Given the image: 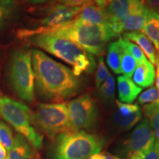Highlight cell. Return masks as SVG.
<instances>
[{
  "label": "cell",
  "instance_id": "52a82bcc",
  "mask_svg": "<svg viewBox=\"0 0 159 159\" xmlns=\"http://www.w3.org/2000/svg\"><path fill=\"white\" fill-rule=\"evenodd\" d=\"M32 123L51 139L71 130L67 103H40L32 112Z\"/></svg>",
  "mask_w": 159,
  "mask_h": 159
},
{
  "label": "cell",
  "instance_id": "9c48e42d",
  "mask_svg": "<svg viewBox=\"0 0 159 159\" xmlns=\"http://www.w3.org/2000/svg\"><path fill=\"white\" fill-rule=\"evenodd\" d=\"M155 147V136L148 119L144 118L133 130L128 142V158L147 153Z\"/></svg>",
  "mask_w": 159,
  "mask_h": 159
},
{
  "label": "cell",
  "instance_id": "d6986e66",
  "mask_svg": "<svg viewBox=\"0 0 159 159\" xmlns=\"http://www.w3.org/2000/svg\"><path fill=\"white\" fill-rule=\"evenodd\" d=\"M142 32L150 40L159 54V13L149 10L146 23Z\"/></svg>",
  "mask_w": 159,
  "mask_h": 159
},
{
  "label": "cell",
  "instance_id": "ba28073f",
  "mask_svg": "<svg viewBox=\"0 0 159 159\" xmlns=\"http://www.w3.org/2000/svg\"><path fill=\"white\" fill-rule=\"evenodd\" d=\"M71 130H91L96 128L99 118L97 103L88 94L67 103Z\"/></svg>",
  "mask_w": 159,
  "mask_h": 159
},
{
  "label": "cell",
  "instance_id": "e575fe53",
  "mask_svg": "<svg viewBox=\"0 0 159 159\" xmlns=\"http://www.w3.org/2000/svg\"><path fill=\"white\" fill-rule=\"evenodd\" d=\"M25 3L30 4V5H39V4H44L50 2L52 0H23Z\"/></svg>",
  "mask_w": 159,
  "mask_h": 159
},
{
  "label": "cell",
  "instance_id": "8fae6325",
  "mask_svg": "<svg viewBox=\"0 0 159 159\" xmlns=\"http://www.w3.org/2000/svg\"><path fill=\"white\" fill-rule=\"evenodd\" d=\"M116 111L114 113V124L122 130H129L141 121L142 117V111L138 105L124 103L116 100Z\"/></svg>",
  "mask_w": 159,
  "mask_h": 159
},
{
  "label": "cell",
  "instance_id": "836d02e7",
  "mask_svg": "<svg viewBox=\"0 0 159 159\" xmlns=\"http://www.w3.org/2000/svg\"><path fill=\"white\" fill-rule=\"evenodd\" d=\"M113 0H92L93 2L96 4L97 6L102 8H105Z\"/></svg>",
  "mask_w": 159,
  "mask_h": 159
},
{
  "label": "cell",
  "instance_id": "30bf717a",
  "mask_svg": "<svg viewBox=\"0 0 159 159\" xmlns=\"http://www.w3.org/2000/svg\"><path fill=\"white\" fill-rule=\"evenodd\" d=\"M83 7H67L56 3H49L43 9V17L39 21V29L52 30L61 27L76 18Z\"/></svg>",
  "mask_w": 159,
  "mask_h": 159
},
{
  "label": "cell",
  "instance_id": "4fadbf2b",
  "mask_svg": "<svg viewBox=\"0 0 159 159\" xmlns=\"http://www.w3.org/2000/svg\"><path fill=\"white\" fill-rule=\"evenodd\" d=\"M149 9L145 7L142 11L128 15L116 22L108 23V26L116 37L128 32L142 31L147 21Z\"/></svg>",
  "mask_w": 159,
  "mask_h": 159
},
{
  "label": "cell",
  "instance_id": "d6a6232c",
  "mask_svg": "<svg viewBox=\"0 0 159 159\" xmlns=\"http://www.w3.org/2000/svg\"><path fill=\"white\" fill-rule=\"evenodd\" d=\"M155 65H156V78H155V80H156V87L159 91V54L158 52H157Z\"/></svg>",
  "mask_w": 159,
  "mask_h": 159
},
{
  "label": "cell",
  "instance_id": "7c38bea8",
  "mask_svg": "<svg viewBox=\"0 0 159 159\" xmlns=\"http://www.w3.org/2000/svg\"><path fill=\"white\" fill-rule=\"evenodd\" d=\"M145 7L144 0H113L105 7L108 24L120 21L126 16L142 11Z\"/></svg>",
  "mask_w": 159,
  "mask_h": 159
},
{
  "label": "cell",
  "instance_id": "7402d4cb",
  "mask_svg": "<svg viewBox=\"0 0 159 159\" xmlns=\"http://www.w3.org/2000/svg\"><path fill=\"white\" fill-rule=\"evenodd\" d=\"M115 80L112 75L109 74L108 77L102 85L98 88L99 98L106 103H112L115 96Z\"/></svg>",
  "mask_w": 159,
  "mask_h": 159
},
{
  "label": "cell",
  "instance_id": "484cf974",
  "mask_svg": "<svg viewBox=\"0 0 159 159\" xmlns=\"http://www.w3.org/2000/svg\"><path fill=\"white\" fill-rule=\"evenodd\" d=\"M13 141L14 136L11 128L2 121H0V143L2 144L7 152L13 146Z\"/></svg>",
  "mask_w": 159,
  "mask_h": 159
},
{
  "label": "cell",
  "instance_id": "9a60e30c",
  "mask_svg": "<svg viewBox=\"0 0 159 159\" xmlns=\"http://www.w3.org/2000/svg\"><path fill=\"white\" fill-rule=\"evenodd\" d=\"M133 81L142 89L152 86L156 78V69L152 63L146 61L137 63L133 75Z\"/></svg>",
  "mask_w": 159,
  "mask_h": 159
},
{
  "label": "cell",
  "instance_id": "3957f363",
  "mask_svg": "<svg viewBox=\"0 0 159 159\" xmlns=\"http://www.w3.org/2000/svg\"><path fill=\"white\" fill-rule=\"evenodd\" d=\"M50 31L74 41L91 55L102 56L107 43L116 37L107 25H97L75 18L69 22L52 30L35 29Z\"/></svg>",
  "mask_w": 159,
  "mask_h": 159
},
{
  "label": "cell",
  "instance_id": "d4e9b609",
  "mask_svg": "<svg viewBox=\"0 0 159 159\" xmlns=\"http://www.w3.org/2000/svg\"><path fill=\"white\" fill-rule=\"evenodd\" d=\"M137 66V62L134 57L122 49L121 57V74L130 78Z\"/></svg>",
  "mask_w": 159,
  "mask_h": 159
},
{
  "label": "cell",
  "instance_id": "d590c367",
  "mask_svg": "<svg viewBox=\"0 0 159 159\" xmlns=\"http://www.w3.org/2000/svg\"><path fill=\"white\" fill-rule=\"evenodd\" d=\"M7 152L5 148L2 146V144L0 143V159H7Z\"/></svg>",
  "mask_w": 159,
  "mask_h": 159
},
{
  "label": "cell",
  "instance_id": "f546056e",
  "mask_svg": "<svg viewBox=\"0 0 159 159\" xmlns=\"http://www.w3.org/2000/svg\"><path fill=\"white\" fill-rule=\"evenodd\" d=\"M129 159H159V150L154 147L147 153L130 157Z\"/></svg>",
  "mask_w": 159,
  "mask_h": 159
},
{
  "label": "cell",
  "instance_id": "5bb4252c",
  "mask_svg": "<svg viewBox=\"0 0 159 159\" xmlns=\"http://www.w3.org/2000/svg\"><path fill=\"white\" fill-rule=\"evenodd\" d=\"M123 37L136 43L142 49L147 58L151 63L155 65L156 60L157 52L154 45L147 35L142 31L128 32L123 33Z\"/></svg>",
  "mask_w": 159,
  "mask_h": 159
},
{
  "label": "cell",
  "instance_id": "44dd1931",
  "mask_svg": "<svg viewBox=\"0 0 159 159\" xmlns=\"http://www.w3.org/2000/svg\"><path fill=\"white\" fill-rule=\"evenodd\" d=\"M122 48L118 41H113L108 46L107 63L115 74H121V57Z\"/></svg>",
  "mask_w": 159,
  "mask_h": 159
},
{
  "label": "cell",
  "instance_id": "4dcf8cb0",
  "mask_svg": "<svg viewBox=\"0 0 159 159\" xmlns=\"http://www.w3.org/2000/svg\"><path fill=\"white\" fill-rule=\"evenodd\" d=\"M144 5L150 11L159 13V0H144Z\"/></svg>",
  "mask_w": 159,
  "mask_h": 159
},
{
  "label": "cell",
  "instance_id": "83f0119b",
  "mask_svg": "<svg viewBox=\"0 0 159 159\" xmlns=\"http://www.w3.org/2000/svg\"><path fill=\"white\" fill-rule=\"evenodd\" d=\"M109 72L106 66H105L104 58L102 56H99L97 61L96 77H95V85L98 89L100 85L102 84L107 77H108Z\"/></svg>",
  "mask_w": 159,
  "mask_h": 159
},
{
  "label": "cell",
  "instance_id": "5b68a950",
  "mask_svg": "<svg viewBox=\"0 0 159 159\" xmlns=\"http://www.w3.org/2000/svg\"><path fill=\"white\" fill-rule=\"evenodd\" d=\"M7 74L16 94L27 102L34 101L35 76L30 50L18 49L13 52L9 61Z\"/></svg>",
  "mask_w": 159,
  "mask_h": 159
},
{
  "label": "cell",
  "instance_id": "8992f818",
  "mask_svg": "<svg viewBox=\"0 0 159 159\" xmlns=\"http://www.w3.org/2000/svg\"><path fill=\"white\" fill-rule=\"evenodd\" d=\"M0 116L35 149L41 148L43 137L33 128L32 112L27 105L0 92Z\"/></svg>",
  "mask_w": 159,
  "mask_h": 159
},
{
  "label": "cell",
  "instance_id": "8d00e7d4",
  "mask_svg": "<svg viewBox=\"0 0 159 159\" xmlns=\"http://www.w3.org/2000/svg\"><path fill=\"white\" fill-rule=\"evenodd\" d=\"M32 159H40V158H39V157L35 156V157H33V158H32Z\"/></svg>",
  "mask_w": 159,
  "mask_h": 159
},
{
  "label": "cell",
  "instance_id": "1f68e13d",
  "mask_svg": "<svg viewBox=\"0 0 159 159\" xmlns=\"http://www.w3.org/2000/svg\"><path fill=\"white\" fill-rule=\"evenodd\" d=\"M87 159H121L119 157L112 156L110 154H100V153H97L89 157Z\"/></svg>",
  "mask_w": 159,
  "mask_h": 159
},
{
  "label": "cell",
  "instance_id": "ffe728a7",
  "mask_svg": "<svg viewBox=\"0 0 159 159\" xmlns=\"http://www.w3.org/2000/svg\"><path fill=\"white\" fill-rule=\"evenodd\" d=\"M143 112L153 131L155 148L159 150V102L144 105Z\"/></svg>",
  "mask_w": 159,
  "mask_h": 159
},
{
  "label": "cell",
  "instance_id": "2e32d148",
  "mask_svg": "<svg viewBox=\"0 0 159 159\" xmlns=\"http://www.w3.org/2000/svg\"><path fill=\"white\" fill-rule=\"evenodd\" d=\"M117 89L119 100L124 103L134 102L142 91L132 80L124 75L117 77Z\"/></svg>",
  "mask_w": 159,
  "mask_h": 159
},
{
  "label": "cell",
  "instance_id": "f1b7e54d",
  "mask_svg": "<svg viewBox=\"0 0 159 159\" xmlns=\"http://www.w3.org/2000/svg\"><path fill=\"white\" fill-rule=\"evenodd\" d=\"M49 3H56L67 7H84L86 6L94 5L92 0H52Z\"/></svg>",
  "mask_w": 159,
  "mask_h": 159
},
{
  "label": "cell",
  "instance_id": "6da1fadb",
  "mask_svg": "<svg viewBox=\"0 0 159 159\" xmlns=\"http://www.w3.org/2000/svg\"><path fill=\"white\" fill-rule=\"evenodd\" d=\"M35 76V89L41 99L52 102H62L76 96L82 83L72 70L55 61L39 49L31 50Z\"/></svg>",
  "mask_w": 159,
  "mask_h": 159
},
{
  "label": "cell",
  "instance_id": "7a4b0ae2",
  "mask_svg": "<svg viewBox=\"0 0 159 159\" xmlns=\"http://www.w3.org/2000/svg\"><path fill=\"white\" fill-rule=\"evenodd\" d=\"M18 35L21 39L27 40L30 44L70 65L75 76H80L83 72L91 73L96 68L93 55L67 38L50 31L35 29L22 30Z\"/></svg>",
  "mask_w": 159,
  "mask_h": 159
},
{
  "label": "cell",
  "instance_id": "277c9868",
  "mask_svg": "<svg viewBox=\"0 0 159 159\" xmlns=\"http://www.w3.org/2000/svg\"><path fill=\"white\" fill-rule=\"evenodd\" d=\"M102 137L84 130H69L57 135L53 146L54 159H87L103 148Z\"/></svg>",
  "mask_w": 159,
  "mask_h": 159
},
{
  "label": "cell",
  "instance_id": "ac0fdd59",
  "mask_svg": "<svg viewBox=\"0 0 159 159\" xmlns=\"http://www.w3.org/2000/svg\"><path fill=\"white\" fill-rule=\"evenodd\" d=\"M32 156L33 150L30 142L21 134L16 135L7 159H30Z\"/></svg>",
  "mask_w": 159,
  "mask_h": 159
},
{
  "label": "cell",
  "instance_id": "4316f807",
  "mask_svg": "<svg viewBox=\"0 0 159 159\" xmlns=\"http://www.w3.org/2000/svg\"><path fill=\"white\" fill-rule=\"evenodd\" d=\"M138 101L144 105L159 102V91L156 86H151L139 95Z\"/></svg>",
  "mask_w": 159,
  "mask_h": 159
},
{
  "label": "cell",
  "instance_id": "603a6c76",
  "mask_svg": "<svg viewBox=\"0 0 159 159\" xmlns=\"http://www.w3.org/2000/svg\"><path fill=\"white\" fill-rule=\"evenodd\" d=\"M117 41H118L119 45L121 46V47L124 50L128 52L131 56L136 60L137 63H142L148 61V58L145 56L144 52L136 43L131 42L130 41L126 39L123 36H119V40Z\"/></svg>",
  "mask_w": 159,
  "mask_h": 159
},
{
  "label": "cell",
  "instance_id": "e0dca14e",
  "mask_svg": "<svg viewBox=\"0 0 159 159\" xmlns=\"http://www.w3.org/2000/svg\"><path fill=\"white\" fill-rule=\"evenodd\" d=\"M76 18L93 25H107L108 22V16L105 8L94 5L83 7Z\"/></svg>",
  "mask_w": 159,
  "mask_h": 159
},
{
  "label": "cell",
  "instance_id": "cb8c5ba5",
  "mask_svg": "<svg viewBox=\"0 0 159 159\" xmlns=\"http://www.w3.org/2000/svg\"><path fill=\"white\" fill-rule=\"evenodd\" d=\"M16 10L13 0H0V30L11 19Z\"/></svg>",
  "mask_w": 159,
  "mask_h": 159
}]
</instances>
